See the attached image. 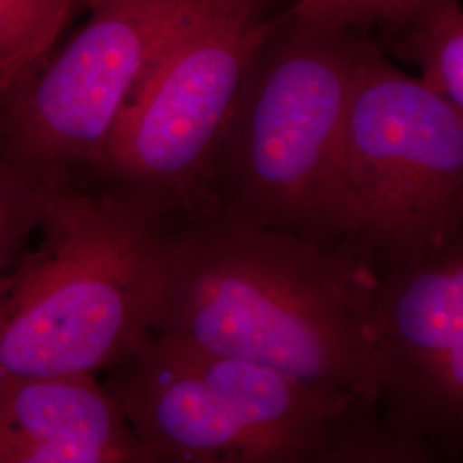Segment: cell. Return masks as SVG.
<instances>
[{
    "mask_svg": "<svg viewBox=\"0 0 463 463\" xmlns=\"http://www.w3.org/2000/svg\"><path fill=\"white\" fill-rule=\"evenodd\" d=\"M374 277L287 232L184 216L156 331L376 409Z\"/></svg>",
    "mask_w": 463,
    "mask_h": 463,
    "instance_id": "6da1fadb",
    "label": "cell"
},
{
    "mask_svg": "<svg viewBox=\"0 0 463 463\" xmlns=\"http://www.w3.org/2000/svg\"><path fill=\"white\" fill-rule=\"evenodd\" d=\"M181 220L114 184L42 177L40 239L0 287V378L97 374L141 347L162 316Z\"/></svg>",
    "mask_w": 463,
    "mask_h": 463,
    "instance_id": "7a4b0ae2",
    "label": "cell"
},
{
    "mask_svg": "<svg viewBox=\"0 0 463 463\" xmlns=\"http://www.w3.org/2000/svg\"><path fill=\"white\" fill-rule=\"evenodd\" d=\"M365 38L288 13L277 16L250 62L189 215L287 232L365 269L359 213L338 162Z\"/></svg>",
    "mask_w": 463,
    "mask_h": 463,
    "instance_id": "3957f363",
    "label": "cell"
},
{
    "mask_svg": "<svg viewBox=\"0 0 463 463\" xmlns=\"http://www.w3.org/2000/svg\"><path fill=\"white\" fill-rule=\"evenodd\" d=\"M107 371L153 463H426L363 400L170 333Z\"/></svg>",
    "mask_w": 463,
    "mask_h": 463,
    "instance_id": "277c9868",
    "label": "cell"
},
{
    "mask_svg": "<svg viewBox=\"0 0 463 463\" xmlns=\"http://www.w3.org/2000/svg\"><path fill=\"white\" fill-rule=\"evenodd\" d=\"M338 162L373 277L463 241V110L402 72L369 36Z\"/></svg>",
    "mask_w": 463,
    "mask_h": 463,
    "instance_id": "5b68a950",
    "label": "cell"
},
{
    "mask_svg": "<svg viewBox=\"0 0 463 463\" xmlns=\"http://www.w3.org/2000/svg\"><path fill=\"white\" fill-rule=\"evenodd\" d=\"M266 0H220L179 34L126 103L90 172L187 216L250 62L277 17Z\"/></svg>",
    "mask_w": 463,
    "mask_h": 463,
    "instance_id": "8992f818",
    "label": "cell"
},
{
    "mask_svg": "<svg viewBox=\"0 0 463 463\" xmlns=\"http://www.w3.org/2000/svg\"><path fill=\"white\" fill-rule=\"evenodd\" d=\"M220 0H107L0 103L4 156L33 177L97 165L126 103L184 30Z\"/></svg>",
    "mask_w": 463,
    "mask_h": 463,
    "instance_id": "52a82bcc",
    "label": "cell"
},
{
    "mask_svg": "<svg viewBox=\"0 0 463 463\" xmlns=\"http://www.w3.org/2000/svg\"><path fill=\"white\" fill-rule=\"evenodd\" d=\"M371 355L381 422L426 462L463 449V241L374 277Z\"/></svg>",
    "mask_w": 463,
    "mask_h": 463,
    "instance_id": "ba28073f",
    "label": "cell"
},
{
    "mask_svg": "<svg viewBox=\"0 0 463 463\" xmlns=\"http://www.w3.org/2000/svg\"><path fill=\"white\" fill-rule=\"evenodd\" d=\"M0 463H153L97 374L0 378Z\"/></svg>",
    "mask_w": 463,
    "mask_h": 463,
    "instance_id": "9c48e42d",
    "label": "cell"
},
{
    "mask_svg": "<svg viewBox=\"0 0 463 463\" xmlns=\"http://www.w3.org/2000/svg\"><path fill=\"white\" fill-rule=\"evenodd\" d=\"M381 47L420 69L419 81L463 110L460 0H430L381 33Z\"/></svg>",
    "mask_w": 463,
    "mask_h": 463,
    "instance_id": "30bf717a",
    "label": "cell"
},
{
    "mask_svg": "<svg viewBox=\"0 0 463 463\" xmlns=\"http://www.w3.org/2000/svg\"><path fill=\"white\" fill-rule=\"evenodd\" d=\"M76 0H0V103L49 61Z\"/></svg>",
    "mask_w": 463,
    "mask_h": 463,
    "instance_id": "8fae6325",
    "label": "cell"
},
{
    "mask_svg": "<svg viewBox=\"0 0 463 463\" xmlns=\"http://www.w3.org/2000/svg\"><path fill=\"white\" fill-rule=\"evenodd\" d=\"M42 213V179L0 153V287L33 242Z\"/></svg>",
    "mask_w": 463,
    "mask_h": 463,
    "instance_id": "7c38bea8",
    "label": "cell"
},
{
    "mask_svg": "<svg viewBox=\"0 0 463 463\" xmlns=\"http://www.w3.org/2000/svg\"><path fill=\"white\" fill-rule=\"evenodd\" d=\"M395 0H298L288 14L331 28L365 34L383 28L392 16Z\"/></svg>",
    "mask_w": 463,
    "mask_h": 463,
    "instance_id": "4fadbf2b",
    "label": "cell"
},
{
    "mask_svg": "<svg viewBox=\"0 0 463 463\" xmlns=\"http://www.w3.org/2000/svg\"><path fill=\"white\" fill-rule=\"evenodd\" d=\"M426 2H430V0H395V4H393V11H392V16L388 19V23L381 28V33L383 32H386V30H390V28H393L395 24H398L403 17L407 16L409 13H412L414 9H417L419 5H422V4H426Z\"/></svg>",
    "mask_w": 463,
    "mask_h": 463,
    "instance_id": "5bb4252c",
    "label": "cell"
},
{
    "mask_svg": "<svg viewBox=\"0 0 463 463\" xmlns=\"http://www.w3.org/2000/svg\"><path fill=\"white\" fill-rule=\"evenodd\" d=\"M86 4H88V7L91 9V7H95V5H99L101 2H107V0H84Z\"/></svg>",
    "mask_w": 463,
    "mask_h": 463,
    "instance_id": "9a60e30c",
    "label": "cell"
}]
</instances>
